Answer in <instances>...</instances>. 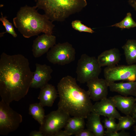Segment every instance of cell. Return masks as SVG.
Wrapping results in <instances>:
<instances>
[{
    "instance_id": "1",
    "label": "cell",
    "mask_w": 136,
    "mask_h": 136,
    "mask_svg": "<svg viewBox=\"0 0 136 136\" xmlns=\"http://www.w3.org/2000/svg\"><path fill=\"white\" fill-rule=\"evenodd\" d=\"M33 72L28 59L20 54L10 55L3 52L0 58V95L9 104L18 101L27 94Z\"/></svg>"
},
{
    "instance_id": "2",
    "label": "cell",
    "mask_w": 136,
    "mask_h": 136,
    "mask_svg": "<svg viewBox=\"0 0 136 136\" xmlns=\"http://www.w3.org/2000/svg\"><path fill=\"white\" fill-rule=\"evenodd\" d=\"M57 87L58 108L70 116L86 119L93 105L87 91L80 87L76 79L69 75L60 80Z\"/></svg>"
},
{
    "instance_id": "3",
    "label": "cell",
    "mask_w": 136,
    "mask_h": 136,
    "mask_svg": "<svg viewBox=\"0 0 136 136\" xmlns=\"http://www.w3.org/2000/svg\"><path fill=\"white\" fill-rule=\"evenodd\" d=\"M35 6L21 7L13 19L15 27L25 38L38 35L41 33L52 35L55 25L44 14L38 11Z\"/></svg>"
},
{
    "instance_id": "4",
    "label": "cell",
    "mask_w": 136,
    "mask_h": 136,
    "mask_svg": "<svg viewBox=\"0 0 136 136\" xmlns=\"http://www.w3.org/2000/svg\"><path fill=\"white\" fill-rule=\"evenodd\" d=\"M38 9L52 22L64 21L81 11L87 5L86 0H35Z\"/></svg>"
},
{
    "instance_id": "5",
    "label": "cell",
    "mask_w": 136,
    "mask_h": 136,
    "mask_svg": "<svg viewBox=\"0 0 136 136\" xmlns=\"http://www.w3.org/2000/svg\"><path fill=\"white\" fill-rule=\"evenodd\" d=\"M101 67L95 57L82 54L77 63L76 71L77 81L83 84L98 77L101 72Z\"/></svg>"
},
{
    "instance_id": "6",
    "label": "cell",
    "mask_w": 136,
    "mask_h": 136,
    "mask_svg": "<svg viewBox=\"0 0 136 136\" xmlns=\"http://www.w3.org/2000/svg\"><path fill=\"white\" fill-rule=\"evenodd\" d=\"M22 121V115L1 100L0 101V134L7 135L17 130Z\"/></svg>"
},
{
    "instance_id": "7",
    "label": "cell",
    "mask_w": 136,
    "mask_h": 136,
    "mask_svg": "<svg viewBox=\"0 0 136 136\" xmlns=\"http://www.w3.org/2000/svg\"><path fill=\"white\" fill-rule=\"evenodd\" d=\"M70 116L62 110L58 108L45 115L39 131L44 136H55L58 131L64 127Z\"/></svg>"
},
{
    "instance_id": "8",
    "label": "cell",
    "mask_w": 136,
    "mask_h": 136,
    "mask_svg": "<svg viewBox=\"0 0 136 136\" xmlns=\"http://www.w3.org/2000/svg\"><path fill=\"white\" fill-rule=\"evenodd\" d=\"M76 52L72 45L68 42L56 44L47 52L48 61L53 64L61 65L74 61Z\"/></svg>"
},
{
    "instance_id": "9",
    "label": "cell",
    "mask_w": 136,
    "mask_h": 136,
    "mask_svg": "<svg viewBox=\"0 0 136 136\" xmlns=\"http://www.w3.org/2000/svg\"><path fill=\"white\" fill-rule=\"evenodd\" d=\"M105 79L108 82L118 81H136V64L106 67L104 71Z\"/></svg>"
},
{
    "instance_id": "10",
    "label": "cell",
    "mask_w": 136,
    "mask_h": 136,
    "mask_svg": "<svg viewBox=\"0 0 136 136\" xmlns=\"http://www.w3.org/2000/svg\"><path fill=\"white\" fill-rule=\"evenodd\" d=\"M87 83V91L91 100L97 101L107 98L108 83L105 79L96 78L89 80Z\"/></svg>"
},
{
    "instance_id": "11",
    "label": "cell",
    "mask_w": 136,
    "mask_h": 136,
    "mask_svg": "<svg viewBox=\"0 0 136 136\" xmlns=\"http://www.w3.org/2000/svg\"><path fill=\"white\" fill-rule=\"evenodd\" d=\"M56 37L52 35L44 33L38 37L33 41L32 51L35 58L41 57L47 53L49 49L56 44Z\"/></svg>"
},
{
    "instance_id": "12",
    "label": "cell",
    "mask_w": 136,
    "mask_h": 136,
    "mask_svg": "<svg viewBox=\"0 0 136 136\" xmlns=\"http://www.w3.org/2000/svg\"><path fill=\"white\" fill-rule=\"evenodd\" d=\"M35 65L36 69L33 72L30 87L41 89L51 78L53 70L50 66L45 64L36 63Z\"/></svg>"
},
{
    "instance_id": "13",
    "label": "cell",
    "mask_w": 136,
    "mask_h": 136,
    "mask_svg": "<svg viewBox=\"0 0 136 136\" xmlns=\"http://www.w3.org/2000/svg\"><path fill=\"white\" fill-rule=\"evenodd\" d=\"M91 112L100 116L118 119L121 116L114 104L109 98L96 102L93 105Z\"/></svg>"
},
{
    "instance_id": "14",
    "label": "cell",
    "mask_w": 136,
    "mask_h": 136,
    "mask_svg": "<svg viewBox=\"0 0 136 136\" xmlns=\"http://www.w3.org/2000/svg\"><path fill=\"white\" fill-rule=\"evenodd\" d=\"M121 59V54L119 50L114 48L105 50L99 55L97 61L101 67H112L116 66Z\"/></svg>"
},
{
    "instance_id": "15",
    "label": "cell",
    "mask_w": 136,
    "mask_h": 136,
    "mask_svg": "<svg viewBox=\"0 0 136 136\" xmlns=\"http://www.w3.org/2000/svg\"><path fill=\"white\" fill-rule=\"evenodd\" d=\"M109 98L113 102L116 108L126 115H130L136 101L135 98L121 95H115Z\"/></svg>"
},
{
    "instance_id": "16",
    "label": "cell",
    "mask_w": 136,
    "mask_h": 136,
    "mask_svg": "<svg viewBox=\"0 0 136 136\" xmlns=\"http://www.w3.org/2000/svg\"><path fill=\"white\" fill-rule=\"evenodd\" d=\"M110 91L118 93L120 95L127 96H136V81L116 83L108 82Z\"/></svg>"
},
{
    "instance_id": "17",
    "label": "cell",
    "mask_w": 136,
    "mask_h": 136,
    "mask_svg": "<svg viewBox=\"0 0 136 136\" xmlns=\"http://www.w3.org/2000/svg\"><path fill=\"white\" fill-rule=\"evenodd\" d=\"M41 89L38 97L39 103L43 107H51L57 97L55 86L48 83Z\"/></svg>"
},
{
    "instance_id": "18",
    "label": "cell",
    "mask_w": 136,
    "mask_h": 136,
    "mask_svg": "<svg viewBox=\"0 0 136 136\" xmlns=\"http://www.w3.org/2000/svg\"><path fill=\"white\" fill-rule=\"evenodd\" d=\"M100 116L91 112L86 118L87 128L92 132L95 136L105 135V131L101 122Z\"/></svg>"
},
{
    "instance_id": "19",
    "label": "cell",
    "mask_w": 136,
    "mask_h": 136,
    "mask_svg": "<svg viewBox=\"0 0 136 136\" xmlns=\"http://www.w3.org/2000/svg\"><path fill=\"white\" fill-rule=\"evenodd\" d=\"M85 118L73 117H70L64 128V130L71 135H75L84 128Z\"/></svg>"
},
{
    "instance_id": "20",
    "label": "cell",
    "mask_w": 136,
    "mask_h": 136,
    "mask_svg": "<svg viewBox=\"0 0 136 136\" xmlns=\"http://www.w3.org/2000/svg\"><path fill=\"white\" fill-rule=\"evenodd\" d=\"M126 61L129 65L136 63V40H128L122 47Z\"/></svg>"
},
{
    "instance_id": "21",
    "label": "cell",
    "mask_w": 136,
    "mask_h": 136,
    "mask_svg": "<svg viewBox=\"0 0 136 136\" xmlns=\"http://www.w3.org/2000/svg\"><path fill=\"white\" fill-rule=\"evenodd\" d=\"M29 114L40 125L42 124L45 115L43 107L39 103L29 105Z\"/></svg>"
},
{
    "instance_id": "22",
    "label": "cell",
    "mask_w": 136,
    "mask_h": 136,
    "mask_svg": "<svg viewBox=\"0 0 136 136\" xmlns=\"http://www.w3.org/2000/svg\"><path fill=\"white\" fill-rule=\"evenodd\" d=\"M118 120V124L119 131L129 129L135 123L134 119L130 115L121 116Z\"/></svg>"
},
{
    "instance_id": "23",
    "label": "cell",
    "mask_w": 136,
    "mask_h": 136,
    "mask_svg": "<svg viewBox=\"0 0 136 136\" xmlns=\"http://www.w3.org/2000/svg\"><path fill=\"white\" fill-rule=\"evenodd\" d=\"M111 26H115L122 29H129L136 27V22L133 20L130 12L128 13L126 16L121 21L112 25Z\"/></svg>"
},
{
    "instance_id": "24",
    "label": "cell",
    "mask_w": 136,
    "mask_h": 136,
    "mask_svg": "<svg viewBox=\"0 0 136 136\" xmlns=\"http://www.w3.org/2000/svg\"><path fill=\"white\" fill-rule=\"evenodd\" d=\"M1 16L0 18V21L4 27L6 31L5 32L0 33V37H3L4 34L7 33L11 35L13 37L16 38L17 36V35L14 30L12 23L7 19L6 17L3 16L2 12H1Z\"/></svg>"
},
{
    "instance_id": "25",
    "label": "cell",
    "mask_w": 136,
    "mask_h": 136,
    "mask_svg": "<svg viewBox=\"0 0 136 136\" xmlns=\"http://www.w3.org/2000/svg\"><path fill=\"white\" fill-rule=\"evenodd\" d=\"M72 27L75 30L80 32H86L93 33L94 31L90 27L83 24L81 21L75 20L73 21L71 23Z\"/></svg>"
},
{
    "instance_id": "26",
    "label": "cell",
    "mask_w": 136,
    "mask_h": 136,
    "mask_svg": "<svg viewBox=\"0 0 136 136\" xmlns=\"http://www.w3.org/2000/svg\"><path fill=\"white\" fill-rule=\"evenodd\" d=\"M104 127L108 131L116 132L119 131L118 123L116 122L115 119L106 117L104 121Z\"/></svg>"
},
{
    "instance_id": "27",
    "label": "cell",
    "mask_w": 136,
    "mask_h": 136,
    "mask_svg": "<svg viewBox=\"0 0 136 136\" xmlns=\"http://www.w3.org/2000/svg\"><path fill=\"white\" fill-rule=\"evenodd\" d=\"M124 130H121L120 132H110L107 130L105 131V135L106 136H129V133L126 132Z\"/></svg>"
},
{
    "instance_id": "28",
    "label": "cell",
    "mask_w": 136,
    "mask_h": 136,
    "mask_svg": "<svg viewBox=\"0 0 136 136\" xmlns=\"http://www.w3.org/2000/svg\"><path fill=\"white\" fill-rule=\"evenodd\" d=\"M75 136H95L91 131L87 129H83L75 135Z\"/></svg>"
},
{
    "instance_id": "29",
    "label": "cell",
    "mask_w": 136,
    "mask_h": 136,
    "mask_svg": "<svg viewBox=\"0 0 136 136\" xmlns=\"http://www.w3.org/2000/svg\"><path fill=\"white\" fill-rule=\"evenodd\" d=\"M71 135L66 131L61 130L58 131L55 134V136H70Z\"/></svg>"
},
{
    "instance_id": "30",
    "label": "cell",
    "mask_w": 136,
    "mask_h": 136,
    "mask_svg": "<svg viewBox=\"0 0 136 136\" xmlns=\"http://www.w3.org/2000/svg\"><path fill=\"white\" fill-rule=\"evenodd\" d=\"M130 115L133 118L136 123V101L134 104Z\"/></svg>"
},
{
    "instance_id": "31",
    "label": "cell",
    "mask_w": 136,
    "mask_h": 136,
    "mask_svg": "<svg viewBox=\"0 0 136 136\" xmlns=\"http://www.w3.org/2000/svg\"><path fill=\"white\" fill-rule=\"evenodd\" d=\"M30 136H44L42 132L40 131H39L36 130L33 131L30 133Z\"/></svg>"
},
{
    "instance_id": "32",
    "label": "cell",
    "mask_w": 136,
    "mask_h": 136,
    "mask_svg": "<svg viewBox=\"0 0 136 136\" xmlns=\"http://www.w3.org/2000/svg\"><path fill=\"white\" fill-rule=\"evenodd\" d=\"M129 4L136 11V0H128Z\"/></svg>"
},
{
    "instance_id": "33",
    "label": "cell",
    "mask_w": 136,
    "mask_h": 136,
    "mask_svg": "<svg viewBox=\"0 0 136 136\" xmlns=\"http://www.w3.org/2000/svg\"><path fill=\"white\" fill-rule=\"evenodd\" d=\"M134 129L135 133V136H136V126L134 127Z\"/></svg>"
},
{
    "instance_id": "34",
    "label": "cell",
    "mask_w": 136,
    "mask_h": 136,
    "mask_svg": "<svg viewBox=\"0 0 136 136\" xmlns=\"http://www.w3.org/2000/svg\"><path fill=\"white\" fill-rule=\"evenodd\" d=\"M135 98H136V96L135 97Z\"/></svg>"
}]
</instances>
